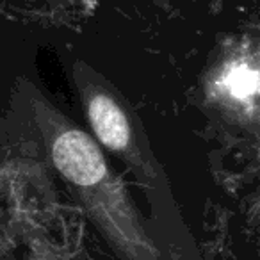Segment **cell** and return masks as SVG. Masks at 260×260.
<instances>
[{"mask_svg": "<svg viewBox=\"0 0 260 260\" xmlns=\"http://www.w3.org/2000/svg\"><path fill=\"white\" fill-rule=\"evenodd\" d=\"M75 82L84 112L98 141L111 153L119 157L145 184L157 187L159 173L153 166V160L143 153L130 112L119 94L86 66H79Z\"/></svg>", "mask_w": 260, "mask_h": 260, "instance_id": "cell-2", "label": "cell"}, {"mask_svg": "<svg viewBox=\"0 0 260 260\" xmlns=\"http://www.w3.org/2000/svg\"><path fill=\"white\" fill-rule=\"evenodd\" d=\"M32 109L52 164L119 258L160 260L121 178L96 143L45 98H36Z\"/></svg>", "mask_w": 260, "mask_h": 260, "instance_id": "cell-1", "label": "cell"}, {"mask_svg": "<svg viewBox=\"0 0 260 260\" xmlns=\"http://www.w3.org/2000/svg\"><path fill=\"white\" fill-rule=\"evenodd\" d=\"M226 86L230 93L237 98H248L255 94L258 87V77L256 72L248 66H235L226 77Z\"/></svg>", "mask_w": 260, "mask_h": 260, "instance_id": "cell-3", "label": "cell"}]
</instances>
